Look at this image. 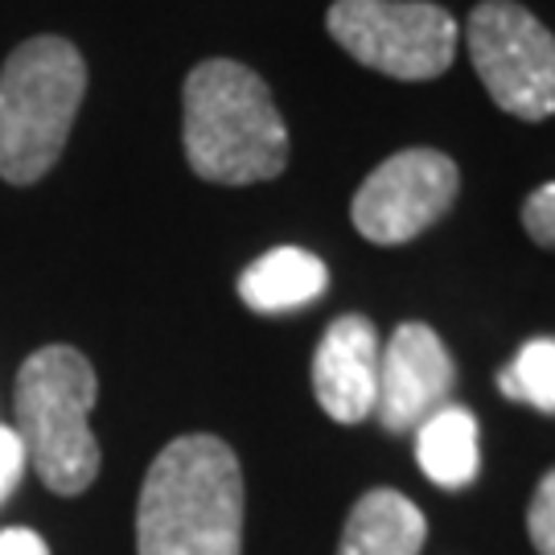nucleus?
I'll list each match as a JSON object with an SVG mask.
<instances>
[{"label":"nucleus","instance_id":"nucleus-5","mask_svg":"<svg viewBox=\"0 0 555 555\" xmlns=\"http://www.w3.org/2000/svg\"><path fill=\"white\" fill-rule=\"evenodd\" d=\"M325 29L354 62L403 82L444 75L461 41L453 13L428 0H334Z\"/></svg>","mask_w":555,"mask_h":555},{"label":"nucleus","instance_id":"nucleus-8","mask_svg":"<svg viewBox=\"0 0 555 555\" xmlns=\"http://www.w3.org/2000/svg\"><path fill=\"white\" fill-rule=\"evenodd\" d=\"M456 387V362L440 334L424 321H403L378 354L375 416L387 433H416L440 412Z\"/></svg>","mask_w":555,"mask_h":555},{"label":"nucleus","instance_id":"nucleus-7","mask_svg":"<svg viewBox=\"0 0 555 555\" xmlns=\"http://www.w3.org/2000/svg\"><path fill=\"white\" fill-rule=\"evenodd\" d=\"M456 190L461 173L453 157L437 149H403L358 185L350 219L362 238L396 247L437 227L456 202Z\"/></svg>","mask_w":555,"mask_h":555},{"label":"nucleus","instance_id":"nucleus-16","mask_svg":"<svg viewBox=\"0 0 555 555\" xmlns=\"http://www.w3.org/2000/svg\"><path fill=\"white\" fill-rule=\"evenodd\" d=\"M25 465H29V461H25V444H21L17 428L0 424V506H4L9 494L17 490Z\"/></svg>","mask_w":555,"mask_h":555},{"label":"nucleus","instance_id":"nucleus-3","mask_svg":"<svg viewBox=\"0 0 555 555\" xmlns=\"http://www.w3.org/2000/svg\"><path fill=\"white\" fill-rule=\"evenodd\" d=\"M87 91V62L66 38H29L0 70V178L41 181L66 149Z\"/></svg>","mask_w":555,"mask_h":555},{"label":"nucleus","instance_id":"nucleus-14","mask_svg":"<svg viewBox=\"0 0 555 555\" xmlns=\"http://www.w3.org/2000/svg\"><path fill=\"white\" fill-rule=\"evenodd\" d=\"M527 535L539 555H555V469H547L535 486V498L527 506Z\"/></svg>","mask_w":555,"mask_h":555},{"label":"nucleus","instance_id":"nucleus-11","mask_svg":"<svg viewBox=\"0 0 555 555\" xmlns=\"http://www.w3.org/2000/svg\"><path fill=\"white\" fill-rule=\"evenodd\" d=\"M330 288V268L305 247H276L238 276V297L256 313H293Z\"/></svg>","mask_w":555,"mask_h":555},{"label":"nucleus","instance_id":"nucleus-9","mask_svg":"<svg viewBox=\"0 0 555 555\" xmlns=\"http://www.w3.org/2000/svg\"><path fill=\"white\" fill-rule=\"evenodd\" d=\"M378 354L383 346L375 325L358 313H346L325 330L313 354V396L325 416L337 424H362L375 416Z\"/></svg>","mask_w":555,"mask_h":555},{"label":"nucleus","instance_id":"nucleus-12","mask_svg":"<svg viewBox=\"0 0 555 555\" xmlns=\"http://www.w3.org/2000/svg\"><path fill=\"white\" fill-rule=\"evenodd\" d=\"M416 461L424 477L440 490H465L477 481V420L469 408L444 403L416 428Z\"/></svg>","mask_w":555,"mask_h":555},{"label":"nucleus","instance_id":"nucleus-13","mask_svg":"<svg viewBox=\"0 0 555 555\" xmlns=\"http://www.w3.org/2000/svg\"><path fill=\"white\" fill-rule=\"evenodd\" d=\"M498 391L515 403H531L543 416H555V337H531L515 362L498 371Z\"/></svg>","mask_w":555,"mask_h":555},{"label":"nucleus","instance_id":"nucleus-10","mask_svg":"<svg viewBox=\"0 0 555 555\" xmlns=\"http://www.w3.org/2000/svg\"><path fill=\"white\" fill-rule=\"evenodd\" d=\"M428 518L399 490H371L354 502L337 555H420Z\"/></svg>","mask_w":555,"mask_h":555},{"label":"nucleus","instance_id":"nucleus-15","mask_svg":"<svg viewBox=\"0 0 555 555\" xmlns=\"http://www.w3.org/2000/svg\"><path fill=\"white\" fill-rule=\"evenodd\" d=\"M522 231L535 238L539 247L555 251V181L527 194V202H522Z\"/></svg>","mask_w":555,"mask_h":555},{"label":"nucleus","instance_id":"nucleus-17","mask_svg":"<svg viewBox=\"0 0 555 555\" xmlns=\"http://www.w3.org/2000/svg\"><path fill=\"white\" fill-rule=\"evenodd\" d=\"M0 555H50V547H46V539L38 531L9 527V531H0Z\"/></svg>","mask_w":555,"mask_h":555},{"label":"nucleus","instance_id":"nucleus-2","mask_svg":"<svg viewBox=\"0 0 555 555\" xmlns=\"http://www.w3.org/2000/svg\"><path fill=\"white\" fill-rule=\"evenodd\" d=\"M185 160L202 181L256 185L288 165V128L251 66L206 59L185 79Z\"/></svg>","mask_w":555,"mask_h":555},{"label":"nucleus","instance_id":"nucleus-4","mask_svg":"<svg viewBox=\"0 0 555 555\" xmlns=\"http://www.w3.org/2000/svg\"><path fill=\"white\" fill-rule=\"evenodd\" d=\"M95 396V371L75 346H41L21 366L17 437L54 494H82L100 474V440L87 424Z\"/></svg>","mask_w":555,"mask_h":555},{"label":"nucleus","instance_id":"nucleus-1","mask_svg":"<svg viewBox=\"0 0 555 555\" xmlns=\"http://www.w3.org/2000/svg\"><path fill=\"white\" fill-rule=\"evenodd\" d=\"M137 555H243V469L210 433L169 440L137 506Z\"/></svg>","mask_w":555,"mask_h":555},{"label":"nucleus","instance_id":"nucleus-6","mask_svg":"<svg viewBox=\"0 0 555 555\" xmlns=\"http://www.w3.org/2000/svg\"><path fill=\"white\" fill-rule=\"evenodd\" d=\"M469 62L490 100L515 119L555 116V34L518 0H481L469 25Z\"/></svg>","mask_w":555,"mask_h":555}]
</instances>
